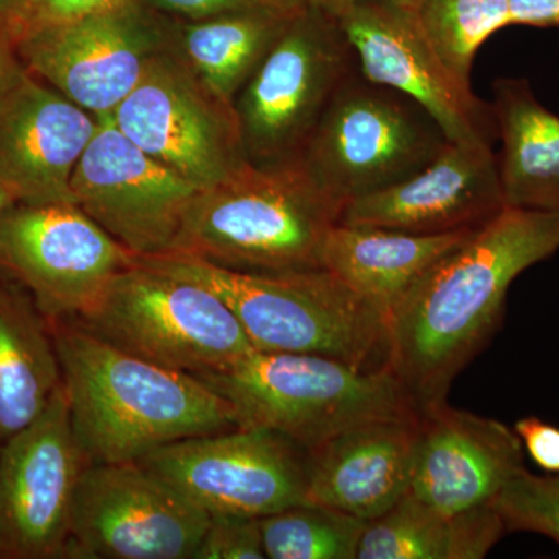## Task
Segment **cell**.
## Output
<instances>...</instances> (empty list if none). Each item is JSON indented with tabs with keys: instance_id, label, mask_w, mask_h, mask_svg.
I'll use <instances>...</instances> for the list:
<instances>
[{
	"instance_id": "19",
	"label": "cell",
	"mask_w": 559,
	"mask_h": 559,
	"mask_svg": "<svg viewBox=\"0 0 559 559\" xmlns=\"http://www.w3.org/2000/svg\"><path fill=\"white\" fill-rule=\"evenodd\" d=\"M524 466L518 433L444 403L418 411L409 492L444 514L491 506Z\"/></svg>"
},
{
	"instance_id": "7",
	"label": "cell",
	"mask_w": 559,
	"mask_h": 559,
	"mask_svg": "<svg viewBox=\"0 0 559 559\" xmlns=\"http://www.w3.org/2000/svg\"><path fill=\"white\" fill-rule=\"evenodd\" d=\"M76 325L130 355L194 377L255 349L213 290L138 259L112 278Z\"/></svg>"
},
{
	"instance_id": "4",
	"label": "cell",
	"mask_w": 559,
	"mask_h": 559,
	"mask_svg": "<svg viewBox=\"0 0 559 559\" xmlns=\"http://www.w3.org/2000/svg\"><path fill=\"white\" fill-rule=\"evenodd\" d=\"M340 216L297 162H248L194 194L170 252L260 274L322 270L320 252Z\"/></svg>"
},
{
	"instance_id": "18",
	"label": "cell",
	"mask_w": 559,
	"mask_h": 559,
	"mask_svg": "<svg viewBox=\"0 0 559 559\" xmlns=\"http://www.w3.org/2000/svg\"><path fill=\"white\" fill-rule=\"evenodd\" d=\"M491 145L448 142L417 175L349 202L337 223L417 235L480 229L506 209Z\"/></svg>"
},
{
	"instance_id": "3",
	"label": "cell",
	"mask_w": 559,
	"mask_h": 559,
	"mask_svg": "<svg viewBox=\"0 0 559 559\" xmlns=\"http://www.w3.org/2000/svg\"><path fill=\"white\" fill-rule=\"evenodd\" d=\"M135 259L213 290L260 352L312 353L359 370L389 369V316L330 271L260 274L178 252Z\"/></svg>"
},
{
	"instance_id": "22",
	"label": "cell",
	"mask_w": 559,
	"mask_h": 559,
	"mask_svg": "<svg viewBox=\"0 0 559 559\" xmlns=\"http://www.w3.org/2000/svg\"><path fill=\"white\" fill-rule=\"evenodd\" d=\"M492 109L506 207L559 210V116L544 108L524 79H500Z\"/></svg>"
},
{
	"instance_id": "1",
	"label": "cell",
	"mask_w": 559,
	"mask_h": 559,
	"mask_svg": "<svg viewBox=\"0 0 559 559\" xmlns=\"http://www.w3.org/2000/svg\"><path fill=\"white\" fill-rule=\"evenodd\" d=\"M559 249V210L506 207L437 261L390 316L389 369L418 411L447 401L518 275Z\"/></svg>"
},
{
	"instance_id": "25",
	"label": "cell",
	"mask_w": 559,
	"mask_h": 559,
	"mask_svg": "<svg viewBox=\"0 0 559 559\" xmlns=\"http://www.w3.org/2000/svg\"><path fill=\"white\" fill-rule=\"evenodd\" d=\"M40 316L25 297L0 289V444L35 421L62 382Z\"/></svg>"
},
{
	"instance_id": "2",
	"label": "cell",
	"mask_w": 559,
	"mask_h": 559,
	"mask_svg": "<svg viewBox=\"0 0 559 559\" xmlns=\"http://www.w3.org/2000/svg\"><path fill=\"white\" fill-rule=\"evenodd\" d=\"M53 340L70 421L90 463L139 462L175 441L240 428L229 401L194 374L138 358L80 325Z\"/></svg>"
},
{
	"instance_id": "33",
	"label": "cell",
	"mask_w": 559,
	"mask_h": 559,
	"mask_svg": "<svg viewBox=\"0 0 559 559\" xmlns=\"http://www.w3.org/2000/svg\"><path fill=\"white\" fill-rule=\"evenodd\" d=\"M511 25L559 28V0H509Z\"/></svg>"
},
{
	"instance_id": "6",
	"label": "cell",
	"mask_w": 559,
	"mask_h": 559,
	"mask_svg": "<svg viewBox=\"0 0 559 559\" xmlns=\"http://www.w3.org/2000/svg\"><path fill=\"white\" fill-rule=\"evenodd\" d=\"M448 142L418 102L367 79L358 64L331 98L297 164L342 212L417 175Z\"/></svg>"
},
{
	"instance_id": "12",
	"label": "cell",
	"mask_w": 559,
	"mask_h": 559,
	"mask_svg": "<svg viewBox=\"0 0 559 559\" xmlns=\"http://www.w3.org/2000/svg\"><path fill=\"white\" fill-rule=\"evenodd\" d=\"M139 463L209 516L261 520L307 502L308 451L266 429L191 437L162 447Z\"/></svg>"
},
{
	"instance_id": "8",
	"label": "cell",
	"mask_w": 559,
	"mask_h": 559,
	"mask_svg": "<svg viewBox=\"0 0 559 559\" xmlns=\"http://www.w3.org/2000/svg\"><path fill=\"white\" fill-rule=\"evenodd\" d=\"M356 66L355 50L333 17L312 7L294 14L234 105L248 159L297 162Z\"/></svg>"
},
{
	"instance_id": "5",
	"label": "cell",
	"mask_w": 559,
	"mask_h": 559,
	"mask_svg": "<svg viewBox=\"0 0 559 559\" xmlns=\"http://www.w3.org/2000/svg\"><path fill=\"white\" fill-rule=\"evenodd\" d=\"M197 378L229 401L240 428L271 430L307 451L356 426L418 415L392 370H359L312 353L253 349Z\"/></svg>"
},
{
	"instance_id": "13",
	"label": "cell",
	"mask_w": 559,
	"mask_h": 559,
	"mask_svg": "<svg viewBox=\"0 0 559 559\" xmlns=\"http://www.w3.org/2000/svg\"><path fill=\"white\" fill-rule=\"evenodd\" d=\"M87 463L61 382L39 417L0 444V558H66Z\"/></svg>"
},
{
	"instance_id": "15",
	"label": "cell",
	"mask_w": 559,
	"mask_h": 559,
	"mask_svg": "<svg viewBox=\"0 0 559 559\" xmlns=\"http://www.w3.org/2000/svg\"><path fill=\"white\" fill-rule=\"evenodd\" d=\"M337 22L352 44L360 72L374 83L418 102L450 142L498 139L492 105L459 79L433 47L417 9L390 0H367L340 11Z\"/></svg>"
},
{
	"instance_id": "24",
	"label": "cell",
	"mask_w": 559,
	"mask_h": 559,
	"mask_svg": "<svg viewBox=\"0 0 559 559\" xmlns=\"http://www.w3.org/2000/svg\"><path fill=\"white\" fill-rule=\"evenodd\" d=\"M506 524L491 506L444 514L407 492L392 509L367 522L358 559H480Z\"/></svg>"
},
{
	"instance_id": "34",
	"label": "cell",
	"mask_w": 559,
	"mask_h": 559,
	"mask_svg": "<svg viewBox=\"0 0 559 559\" xmlns=\"http://www.w3.org/2000/svg\"><path fill=\"white\" fill-rule=\"evenodd\" d=\"M21 68L13 35L7 24H0V91Z\"/></svg>"
},
{
	"instance_id": "37",
	"label": "cell",
	"mask_w": 559,
	"mask_h": 559,
	"mask_svg": "<svg viewBox=\"0 0 559 559\" xmlns=\"http://www.w3.org/2000/svg\"><path fill=\"white\" fill-rule=\"evenodd\" d=\"M17 204L16 198L2 182H0V223H2L3 216L9 213L10 209H13Z\"/></svg>"
},
{
	"instance_id": "28",
	"label": "cell",
	"mask_w": 559,
	"mask_h": 559,
	"mask_svg": "<svg viewBox=\"0 0 559 559\" xmlns=\"http://www.w3.org/2000/svg\"><path fill=\"white\" fill-rule=\"evenodd\" d=\"M492 507L507 530L539 533L559 546V479L535 476L522 466L500 489Z\"/></svg>"
},
{
	"instance_id": "32",
	"label": "cell",
	"mask_w": 559,
	"mask_h": 559,
	"mask_svg": "<svg viewBox=\"0 0 559 559\" xmlns=\"http://www.w3.org/2000/svg\"><path fill=\"white\" fill-rule=\"evenodd\" d=\"M530 457L540 468L559 473V428L536 417L522 418L514 426Z\"/></svg>"
},
{
	"instance_id": "38",
	"label": "cell",
	"mask_w": 559,
	"mask_h": 559,
	"mask_svg": "<svg viewBox=\"0 0 559 559\" xmlns=\"http://www.w3.org/2000/svg\"><path fill=\"white\" fill-rule=\"evenodd\" d=\"M21 0H0V24H7Z\"/></svg>"
},
{
	"instance_id": "29",
	"label": "cell",
	"mask_w": 559,
	"mask_h": 559,
	"mask_svg": "<svg viewBox=\"0 0 559 559\" xmlns=\"http://www.w3.org/2000/svg\"><path fill=\"white\" fill-rule=\"evenodd\" d=\"M263 533L257 518L210 514L193 559H264Z\"/></svg>"
},
{
	"instance_id": "36",
	"label": "cell",
	"mask_w": 559,
	"mask_h": 559,
	"mask_svg": "<svg viewBox=\"0 0 559 559\" xmlns=\"http://www.w3.org/2000/svg\"><path fill=\"white\" fill-rule=\"evenodd\" d=\"M263 2L288 14L299 13L308 7V0H263Z\"/></svg>"
},
{
	"instance_id": "31",
	"label": "cell",
	"mask_w": 559,
	"mask_h": 559,
	"mask_svg": "<svg viewBox=\"0 0 559 559\" xmlns=\"http://www.w3.org/2000/svg\"><path fill=\"white\" fill-rule=\"evenodd\" d=\"M143 5L175 21H202L230 11L250 9L263 0H140ZM267 5V3H266Z\"/></svg>"
},
{
	"instance_id": "14",
	"label": "cell",
	"mask_w": 559,
	"mask_h": 559,
	"mask_svg": "<svg viewBox=\"0 0 559 559\" xmlns=\"http://www.w3.org/2000/svg\"><path fill=\"white\" fill-rule=\"evenodd\" d=\"M134 261L76 204H16L0 223V264L44 318H79Z\"/></svg>"
},
{
	"instance_id": "9",
	"label": "cell",
	"mask_w": 559,
	"mask_h": 559,
	"mask_svg": "<svg viewBox=\"0 0 559 559\" xmlns=\"http://www.w3.org/2000/svg\"><path fill=\"white\" fill-rule=\"evenodd\" d=\"M209 518L139 462L87 463L66 558L193 559Z\"/></svg>"
},
{
	"instance_id": "26",
	"label": "cell",
	"mask_w": 559,
	"mask_h": 559,
	"mask_svg": "<svg viewBox=\"0 0 559 559\" xmlns=\"http://www.w3.org/2000/svg\"><path fill=\"white\" fill-rule=\"evenodd\" d=\"M366 521L318 503H299L261 518L270 559H356Z\"/></svg>"
},
{
	"instance_id": "27",
	"label": "cell",
	"mask_w": 559,
	"mask_h": 559,
	"mask_svg": "<svg viewBox=\"0 0 559 559\" xmlns=\"http://www.w3.org/2000/svg\"><path fill=\"white\" fill-rule=\"evenodd\" d=\"M417 11L440 57L466 83L481 44L511 25L509 0H421Z\"/></svg>"
},
{
	"instance_id": "10",
	"label": "cell",
	"mask_w": 559,
	"mask_h": 559,
	"mask_svg": "<svg viewBox=\"0 0 559 559\" xmlns=\"http://www.w3.org/2000/svg\"><path fill=\"white\" fill-rule=\"evenodd\" d=\"M170 17L140 0L14 36L17 58L92 116H110L170 46Z\"/></svg>"
},
{
	"instance_id": "11",
	"label": "cell",
	"mask_w": 559,
	"mask_h": 559,
	"mask_svg": "<svg viewBox=\"0 0 559 559\" xmlns=\"http://www.w3.org/2000/svg\"><path fill=\"white\" fill-rule=\"evenodd\" d=\"M110 119L140 150L201 190L250 162L234 106L213 97L171 44Z\"/></svg>"
},
{
	"instance_id": "30",
	"label": "cell",
	"mask_w": 559,
	"mask_h": 559,
	"mask_svg": "<svg viewBox=\"0 0 559 559\" xmlns=\"http://www.w3.org/2000/svg\"><path fill=\"white\" fill-rule=\"evenodd\" d=\"M134 0H21L17 9L7 21L11 35L81 20L91 14L119 9Z\"/></svg>"
},
{
	"instance_id": "17",
	"label": "cell",
	"mask_w": 559,
	"mask_h": 559,
	"mask_svg": "<svg viewBox=\"0 0 559 559\" xmlns=\"http://www.w3.org/2000/svg\"><path fill=\"white\" fill-rule=\"evenodd\" d=\"M98 124L22 66L0 91V182L17 204H75L70 180Z\"/></svg>"
},
{
	"instance_id": "23",
	"label": "cell",
	"mask_w": 559,
	"mask_h": 559,
	"mask_svg": "<svg viewBox=\"0 0 559 559\" xmlns=\"http://www.w3.org/2000/svg\"><path fill=\"white\" fill-rule=\"evenodd\" d=\"M294 14L260 3L209 20H171L170 43L202 86L234 106Z\"/></svg>"
},
{
	"instance_id": "35",
	"label": "cell",
	"mask_w": 559,
	"mask_h": 559,
	"mask_svg": "<svg viewBox=\"0 0 559 559\" xmlns=\"http://www.w3.org/2000/svg\"><path fill=\"white\" fill-rule=\"evenodd\" d=\"M367 2V0H308V7L322 11L329 16H336L340 11L347 9L353 3ZM390 2L401 3V5L414 7L417 9L421 0H390Z\"/></svg>"
},
{
	"instance_id": "16",
	"label": "cell",
	"mask_w": 559,
	"mask_h": 559,
	"mask_svg": "<svg viewBox=\"0 0 559 559\" xmlns=\"http://www.w3.org/2000/svg\"><path fill=\"white\" fill-rule=\"evenodd\" d=\"M75 204L135 257L170 252L200 187L140 150L100 117L70 180Z\"/></svg>"
},
{
	"instance_id": "21",
	"label": "cell",
	"mask_w": 559,
	"mask_h": 559,
	"mask_svg": "<svg viewBox=\"0 0 559 559\" xmlns=\"http://www.w3.org/2000/svg\"><path fill=\"white\" fill-rule=\"evenodd\" d=\"M476 230L417 235L337 223L323 242L320 266L390 318L412 286Z\"/></svg>"
},
{
	"instance_id": "20",
	"label": "cell",
	"mask_w": 559,
	"mask_h": 559,
	"mask_svg": "<svg viewBox=\"0 0 559 559\" xmlns=\"http://www.w3.org/2000/svg\"><path fill=\"white\" fill-rule=\"evenodd\" d=\"M417 417L345 430L308 451L307 502L369 522L409 492Z\"/></svg>"
}]
</instances>
